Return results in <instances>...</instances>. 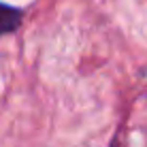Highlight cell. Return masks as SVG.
<instances>
[{"mask_svg": "<svg viewBox=\"0 0 147 147\" xmlns=\"http://www.w3.org/2000/svg\"><path fill=\"white\" fill-rule=\"evenodd\" d=\"M22 24V11L11 7V4L0 2V36L9 32H15Z\"/></svg>", "mask_w": 147, "mask_h": 147, "instance_id": "obj_1", "label": "cell"}]
</instances>
